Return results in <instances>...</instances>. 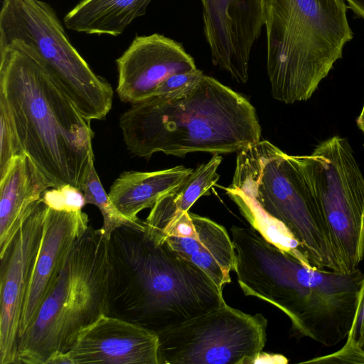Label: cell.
<instances>
[{"instance_id": "obj_15", "label": "cell", "mask_w": 364, "mask_h": 364, "mask_svg": "<svg viewBox=\"0 0 364 364\" xmlns=\"http://www.w3.org/2000/svg\"><path fill=\"white\" fill-rule=\"evenodd\" d=\"M88 221L87 215L82 210L60 211L46 206L42 239L23 306L18 339L53 290L75 242L87 230Z\"/></svg>"}, {"instance_id": "obj_28", "label": "cell", "mask_w": 364, "mask_h": 364, "mask_svg": "<svg viewBox=\"0 0 364 364\" xmlns=\"http://www.w3.org/2000/svg\"><path fill=\"white\" fill-rule=\"evenodd\" d=\"M355 14L364 18V0H344Z\"/></svg>"}, {"instance_id": "obj_8", "label": "cell", "mask_w": 364, "mask_h": 364, "mask_svg": "<svg viewBox=\"0 0 364 364\" xmlns=\"http://www.w3.org/2000/svg\"><path fill=\"white\" fill-rule=\"evenodd\" d=\"M13 41L21 42L35 55L84 117L105 118L112 105V87L71 43L50 4L41 0H3L0 46Z\"/></svg>"}, {"instance_id": "obj_19", "label": "cell", "mask_w": 364, "mask_h": 364, "mask_svg": "<svg viewBox=\"0 0 364 364\" xmlns=\"http://www.w3.org/2000/svg\"><path fill=\"white\" fill-rule=\"evenodd\" d=\"M223 158L219 154L206 163L199 165L180 184L161 197L151 208L144 222V235L153 237L185 212L203 196L209 195L210 190L218 182V169Z\"/></svg>"}, {"instance_id": "obj_24", "label": "cell", "mask_w": 364, "mask_h": 364, "mask_svg": "<svg viewBox=\"0 0 364 364\" xmlns=\"http://www.w3.org/2000/svg\"><path fill=\"white\" fill-rule=\"evenodd\" d=\"M203 76V71L197 68L193 70L176 73L159 85L154 96L166 98L181 97L193 90Z\"/></svg>"}, {"instance_id": "obj_4", "label": "cell", "mask_w": 364, "mask_h": 364, "mask_svg": "<svg viewBox=\"0 0 364 364\" xmlns=\"http://www.w3.org/2000/svg\"><path fill=\"white\" fill-rule=\"evenodd\" d=\"M225 191L248 222L274 219L284 225L312 267L348 272L297 156L268 141L250 145L237 153L232 181Z\"/></svg>"}, {"instance_id": "obj_17", "label": "cell", "mask_w": 364, "mask_h": 364, "mask_svg": "<svg viewBox=\"0 0 364 364\" xmlns=\"http://www.w3.org/2000/svg\"><path fill=\"white\" fill-rule=\"evenodd\" d=\"M53 184L31 159L17 156L0 178V256L46 191Z\"/></svg>"}, {"instance_id": "obj_18", "label": "cell", "mask_w": 364, "mask_h": 364, "mask_svg": "<svg viewBox=\"0 0 364 364\" xmlns=\"http://www.w3.org/2000/svg\"><path fill=\"white\" fill-rule=\"evenodd\" d=\"M193 171L177 166L151 172L125 171L114 181L108 195L124 216L133 222H140L137 217L139 212L151 208Z\"/></svg>"}, {"instance_id": "obj_30", "label": "cell", "mask_w": 364, "mask_h": 364, "mask_svg": "<svg viewBox=\"0 0 364 364\" xmlns=\"http://www.w3.org/2000/svg\"><path fill=\"white\" fill-rule=\"evenodd\" d=\"M361 348H363V350H364V341H363V344H362V346H361Z\"/></svg>"}, {"instance_id": "obj_14", "label": "cell", "mask_w": 364, "mask_h": 364, "mask_svg": "<svg viewBox=\"0 0 364 364\" xmlns=\"http://www.w3.org/2000/svg\"><path fill=\"white\" fill-rule=\"evenodd\" d=\"M158 333L102 314L85 327L68 351L72 364H159Z\"/></svg>"}, {"instance_id": "obj_25", "label": "cell", "mask_w": 364, "mask_h": 364, "mask_svg": "<svg viewBox=\"0 0 364 364\" xmlns=\"http://www.w3.org/2000/svg\"><path fill=\"white\" fill-rule=\"evenodd\" d=\"M302 363H364V350L360 346L346 341L336 352L311 358Z\"/></svg>"}, {"instance_id": "obj_16", "label": "cell", "mask_w": 364, "mask_h": 364, "mask_svg": "<svg viewBox=\"0 0 364 364\" xmlns=\"http://www.w3.org/2000/svg\"><path fill=\"white\" fill-rule=\"evenodd\" d=\"M144 236L156 242L166 241L203 269L220 289L231 282L230 274L235 267L234 245L226 229L211 219L185 212L158 235Z\"/></svg>"}, {"instance_id": "obj_27", "label": "cell", "mask_w": 364, "mask_h": 364, "mask_svg": "<svg viewBox=\"0 0 364 364\" xmlns=\"http://www.w3.org/2000/svg\"><path fill=\"white\" fill-rule=\"evenodd\" d=\"M287 363L288 360L281 355L269 354L262 351L257 357L255 363Z\"/></svg>"}, {"instance_id": "obj_7", "label": "cell", "mask_w": 364, "mask_h": 364, "mask_svg": "<svg viewBox=\"0 0 364 364\" xmlns=\"http://www.w3.org/2000/svg\"><path fill=\"white\" fill-rule=\"evenodd\" d=\"M115 230L109 241L114 262L134 282V310L157 333L225 304L220 289L200 267L156 242L143 231Z\"/></svg>"}, {"instance_id": "obj_3", "label": "cell", "mask_w": 364, "mask_h": 364, "mask_svg": "<svg viewBox=\"0 0 364 364\" xmlns=\"http://www.w3.org/2000/svg\"><path fill=\"white\" fill-rule=\"evenodd\" d=\"M119 127L128 150L146 159L158 152L176 156L237 153L261 137L253 105L205 75L181 97L154 96L132 104L121 115Z\"/></svg>"}, {"instance_id": "obj_2", "label": "cell", "mask_w": 364, "mask_h": 364, "mask_svg": "<svg viewBox=\"0 0 364 364\" xmlns=\"http://www.w3.org/2000/svg\"><path fill=\"white\" fill-rule=\"evenodd\" d=\"M0 95L22 148L53 184L82 191L94 164L90 120L18 41L0 46Z\"/></svg>"}, {"instance_id": "obj_21", "label": "cell", "mask_w": 364, "mask_h": 364, "mask_svg": "<svg viewBox=\"0 0 364 364\" xmlns=\"http://www.w3.org/2000/svg\"><path fill=\"white\" fill-rule=\"evenodd\" d=\"M85 203L97 206L103 218V225L100 229L102 235L110 240L113 232L121 228H128L144 231L143 221L133 222L124 216L116 208L105 192L94 164L92 165L88 177L82 188Z\"/></svg>"}, {"instance_id": "obj_9", "label": "cell", "mask_w": 364, "mask_h": 364, "mask_svg": "<svg viewBox=\"0 0 364 364\" xmlns=\"http://www.w3.org/2000/svg\"><path fill=\"white\" fill-rule=\"evenodd\" d=\"M347 272L364 259V176L348 140L333 136L297 156Z\"/></svg>"}, {"instance_id": "obj_13", "label": "cell", "mask_w": 364, "mask_h": 364, "mask_svg": "<svg viewBox=\"0 0 364 364\" xmlns=\"http://www.w3.org/2000/svg\"><path fill=\"white\" fill-rule=\"evenodd\" d=\"M116 64V91L122 102L131 104L153 97L171 75L197 68L181 43L159 33L136 36Z\"/></svg>"}, {"instance_id": "obj_12", "label": "cell", "mask_w": 364, "mask_h": 364, "mask_svg": "<svg viewBox=\"0 0 364 364\" xmlns=\"http://www.w3.org/2000/svg\"><path fill=\"white\" fill-rule=\"evenodd\" d=\"M213 63L240 83L249 78L252 48L264 26V0H200Z\"/></svg>"}, {"instance_id": "obj_22", "label": "cell", "mask_w": 364, "mask_h": 364, "mask_svg": "<svg viewBox=\"0 0 364 364\" xmlns=\"http://www.w3.org/2000/svg\"><path fill=\"white\" fill-rule=\"evenodd\" d=\"M0 178L12 161L24 154L4 98L0 95Z\"/></svg>"}, {"instance_id": "obj_26", "label": "cell", "mask_w": 364, "mask_h": 364, "mask_svg": "<svg viewBox=\"0 0 364 364\" xmlns=\"http://www.w3.org/2000/svg\"><path fill=\"white\" fill-rule=\"evenodd\" d=\"M347 341L360 347L364 341V280L359 292L355 314Z\"/></svg>"}, {"instance_id": "obj_6", "label": "cell", "mask_w": 364, "mask_h": 364, "mask_svg": "<svg viewBox=\"0 0 364 364\" xmlns=\"http://www.w3.org/2000/svg\"><path fill=\"white\" fill-rule=\"evenodd\" d=\"M114 288L109 240L87 230L74 244L53 290L18 339L17 363L48 364L68 352L79 333L108 314Z\"/></svg>"}, {"instance_id": "obj_20", "label": "cell", "mask_w": 364, "mask_h": 364, "mask_svg": "<svg viewBox=\"0 0 364 364\" xmlns=\"http://www.w3.org/2000/svg\"><path fill=\"white\" fill-rule=\"evenodd\" d=\"M152 0H82L63 18L72 31L118 36L138 17L144 16Z\"/></svg>"}, {"instance_id": "obj_11", "label": "cell", "mask_w": 364, "mask_h": 364, "mask_svg": "<svg viewBox=\"0 0 364 364\" xmlns=\"http://www.w3.org/2000/svg\"><path fill=\"white\" fill-rule=\"evenodd\" d=\"M46 208L41 199L0 256L1 364L17 363L23 306L42 239Z\"/></svg>"}, {"instance_id": "obj_1", "label": "cell", "mask_w": 364, "mask_h": 364, "mask_svg": "<svg viewBox=\"0 0 364 364\" xmlns=\"http://www.w3.org/2000/svg\"><path fill=\"white\" fill-rule=\"evenodd\" d=\"M235 272L245 295L274 305L290 319V335L325 346L348 337L364 274L306 264L267 240L252 228L232 237Z\"/></svg>"}, {"instance_id": "obj_10", "label": "cell", "mask_w": 364, "mask_h": 364, "mask_svg": "<svg viewBox=\"0 0 364 364\" xmlns=\"http://www.w3.org/2000/svg\"><path fill=\"white\" fill-rule=\"evenodd\" d=\"M267 320L226 303L158 332L159 364H254Z\"/></svg>"}, {"instance_id": "obj_5", "label": "cell", "mask_w": 364, "mask_h": 364, "mask_svg": "<svg viewBox=\"0 0 364 364\" xmlns=\"http://www.w3.org/2000/svg\"><path fill=\"white\" fill-rule=\"evenodd\" d=\"M272 97L308 100L353 38L344 0H264Z\"/></svg>"}, {"instance_id": "obj_29", "label": "cell", "mask_w": 364, "mask_h": 364, "mask_svg": "<svg viewBox=\"0 0 364 364\" xmlns=\"http://www.w3.org/2000/svg\"><path fill=\"white\" fill-rule=\"evenodd\" d=\"M356 122H357L358 127L363 132V133L364 134V104H363V107L361 113L358 116Z\"/></svg>"}, {"instance_id": "obj_23", "label": "cell", "mask_w": 364, "mask_h": 364, "mask_svg": "<svg viewBox=\"0 0 364 364\" xmlns=\"http://www.w3.org/2000/svg\"><path fill=\"white\" fill-rule=\"evenodd\" d=\"M41 199L48 208L60 211H80L86 204L83 192L69 184L48 189Z\"/></svg>"}]
</instances>
